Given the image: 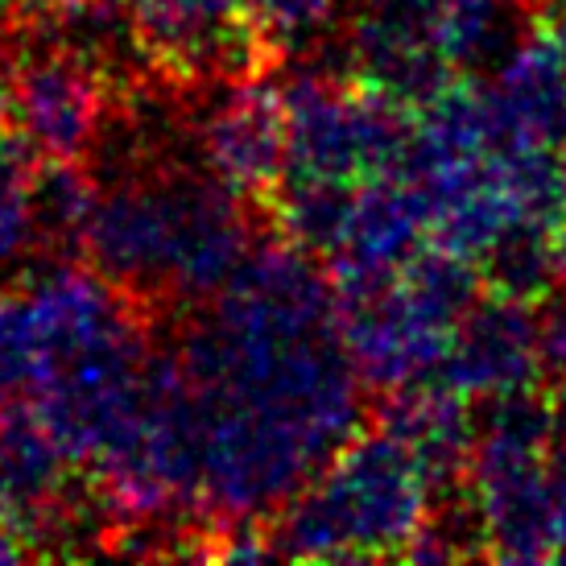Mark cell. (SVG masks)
<instances>
[{"instance_id":"10","label":"cell","mask_w":566,"mask_h":566,"mask_svg":"<svg viewBox=\"0 0 566 566\" xmlns=\"http://www.w3.org/2000/svg\"><path fill=\"white\" fill-rule=\"evenodd\" d=\"M430 244V220L418 187L406 174L368 178L356 187L347 207L339 244L327 256V273L335 290L368 285L394 277Z\"/></svg>"},{"instance_id":"14","label":"cell","mask_w":566,"mask_h":566,"mask_svg":"<svg viewBox=\"0 0 566 566\" xmlns=\"http://www.w3.org/2000/svg\"><path fill=\"white\" fill-rule=\"evenodd\" d=\"M356 187L352 182H327V178H302V174H285L282 187L273 190V223L282 240L306 249L311 256L327 261L331 249L339 244L344 232L347 207H352Z\"/></svg>"},{"instance_id":"24","label":"cell","mask_w":566,"mask_h":566,"mask_svg":"<svg viewBox=\"0 0 566 566\" xmlns=\"http://www.w3.org/2000/svg\"><path fill=\"white\" fill-rule=\"evenodd\" d=\"M558 451L566 455V401L558 406Z\"/></svg>"},{"instance_id":"17","label":"cell","mask_w":566,"mask_h":566,"mask_svg":"<svg viewBox=\"0 0 566 566\" xmlns=\"http://www.w3.org/2000/svg\"><path fill=\"white\" fill-rule=\"evenodd\" d=\"M38 170V154L17 137L13 128L0 133V269L13 265L33 244L30 223V178Z\"/></svg>"},{"instance_id":"18","label":"cell","mask_w":566,"mask_h":566,"mask_svg":"<svg viewBox=\"0 0 566 566\" xmlns=\"http://www.w3.org/2000/svg\"><path fill=\"white\" fill-rule=\"evenodd\" d=\"M92 0H9L13 30H63L71 17H80Z\"/></svg>"},{"instance_id":"19","label":"cell","mask_w":566,"mask_h":566,"mask_svg":"<svg viewBox=\"0 0 566 566\" xmlns=\"http://www.w3.org/2000/svg\"><path fill=\"white\" fill-rule=\"evenodd\" d=\"M542 356L551 377H566V298H554L542 311Z\"/></svg>"},{"instance_id":"13","label":"cell","mask_w":566,"mask_h":566,"mask_svg":"<svg viewBox=\"0 0 566 566\" xmlns=\"http://www.w3.org/2000/svg\"><path fill=\"white\" fill-rule=\"evenodd\" d=\"M99 199H104V182L83 161H38L30 178L33 244L50 252L54 261L83 252Z\"/></svg>"},{"instance_id":"12","label":"cell","mask_w":566,"mask_h":566,"mask_svg":"<svg viewBox=\"0 0 566 566\" xmlns=\"http://www.w3.org/2000/svg\"><path fill=\"white\" fill-rule=\"evenodd\" d=\"M468 406L472 401L447 389L442 380H426L401 394H385L380 426L406 442L442 488H459L475 439V418Z\"/></svg>"},{"instance_id":"15","label":"cell","mask_w":566,"mask_h":566,"mask_svg":"<svg viewBox=\"0 0 566 566\" xmlns=\"http://www.w3.org/2000/svg\"><path fill=\"white\" fill-rule=\"evenodd\" d=\"M344 0H240L252 38L261 42L269 63L277 66L331 30Z\"/></svg>"},{"instance_id":"7","label":"cell","mask_w":566,"mask_h":566,"mask_svg":"<svg viewBox=\"0 0 566 566\" xmlns=\"http://www.w3.org/2000/svg\"><path fill=\"white\" fill-rule=\"evenodd\" d=\"M182 95L199 99L190 116L199 170L244 195L249 203H269L290 170V116L282 83H273L265 71H249Z\"/></svg>"},{"instance_id":"25","label":"cell","mask_w":566,"mask_h":566,"mask_svg":"<svg viewBox=\"0 0 566 566\" xmlns=\"http://www.w3.org/2000/svg\"><path fill=\"white\" fill-rule=\"evenodd\" d=\"M542 4H554V0H542Z\"/></svg>"},{"instance_id":"6","label":"cell","mask_w":566,"mask_h":566,"mask_svg":"<svg viewBox=\"0 0 566 566\" xmlns=\"http://www.w3.org/2000/svg\"><path fill=\"white\" fill-rule=\"evenodd\" d=\"M128 87L59 33L9 30V128L38 161H83L104 142Z\"/></svg>"},{"instance_id":"11","label":"cell","mask_w":566,"mask_h":566,"mask_svg":"<svg viewBox=\"0 0 566 566\" xmlns=\"http://www.w3.org/2000/svg\"><path fill=\"white\" fill-rule=\"evenodd\" d=\"M488 95L509 137L566 154V66L542 25L504 50Z\"/></svg>"},{"instance_id":"4","label":"cell","mask_w":566,"mask_h":566,"mask_svg":"<svg viewBox=\"0 0 566 566\" xmlns=\"http://www.w3.org/2000/svg\"><path fill=\"white\" fill-rule=\"evenodd\" d=\"M558 406L537 389L484 401L463 472L480 554L501 563H554L551 463Z\"/></svg>"},{"instance_id":"3","label":"cell","mask_w":566,"mask_h":566,"mask_svg":"<svg viewBox=\"0 0 566 566\" xmlns=\"http://www.w3.org/2000/svg\"><path fill=\"white\" fill-rule=\"evenodd\" d=\"M475 285L480 277L472 261H459L430 244L394 277L335 290L347 352L364 385L401 394L439 380L459 318L475 302Z\"/></svg>"},{"instance_id":"8","label":"cell","mask_w":566,"mask_h":566,"mask_svg":"<svg viewBox=\"0 0 566 566\" xmlns=\"http://www.w3.org/2000/svg\"><path fill=\"white\" fill-rule=\"evenodd\" d=\"M128 17L149 75L174 95L249 71H273L240 0H128Z\"/></svg>"},{"instance_id":"1","label":"cell","mask_w":566,"mask_h":566,"mask_svg":"<svg viewBox=\"0 0 566 566\" xmlns=\"http://www.w3.org/2000/svg\"><path fill=\"white\" fill-rule=\"evenodd\" d=\"M199 422V513L223 534L269 525L364 422V377L331 273L290 240L256 244L178 331Z\"/></svg>"},{"instance_id":"20","label":"cell","mask_w":566,"mask_h":566,"mask_svg":"<svg viewBox=\"0 0 566 566\" xmlns=\"http://www.w3.org/2000/svg\"><path fill=\"white\" fill-rule=\"evenodd\" d=\"M551 530H554V563L566 558V455L554 447L551 463Z\"/></svg>"},{"instance_id":"2","label":"cell","mask_w":566,"mask_h":566,"mask_svg":"<svg viewBox=\"0 0 566 566\" xmlns=\"http://www.w3.org/2000/svg\"><path fill=\"white\" fill-rule=\"evenodd\" d=\"M439 480L385 426L360 430L269 521L273 558L360 563L406 558L439 517Z\"/></svg>"},{"instance_id":"5","label":"cell","mask_w":566,"mask_h":566,"mask_svg":"<svg viewBox=\"0 0 566 566\" xmlns=\"http://www.w3.org/2000/svg\"><path fill=\"white\" fill-rule=\"evenodd\" d=\"M290 116V170L360 187L397 174L413 137V112L397 95L364 80H331L315 66H290L282 75Z\"/></svg>"},{"instance_id":"16","label":"cell","mask_w":566,"mask_h":566,"mask_svg":"<svg viewBox=\"0 0 566 566\" xmlns=\"http://www.w3.org/2000/svg\"><path fill=\"white\" fill-rule=\"evenodd\" d=\"M46 377V352L33 323L30 298L17 285L0 294V397H17L38 389Z\"/></svg>"},{"instance_id":"23","label":"cell","mask_w":566,"mask_h":566,"mask_svg":"<svg viewBox=\"0 0 566 566\" xmlns=\"http://www.w3.org/2000/svg\"><path fill=\"white\" fill-rule=\"evenodd\" d=\"M9 30H13V13H9V0H0V42H9Z\"/></svg>"},{"instance_id":"22","label":"cell","mask_w":566,"mask_h":566,"mask_svg":"<svg viewBox=\"0 0 566 566\" xmlns=\"http://www.w3.org/2000/svg\"><path fill=\"white\" fill-rule=\"evenodd\" d=\"M9 128V50L0 54V133Z\"/></svg>"},{"instance_id":"21","label":"cell","mask_w":566,"mask_h":566,"mask_svg":"<svg viewBox=\"0 0 566 566\" xmlns=\"http://www.w3.org/2000/svg\"><path fill=\"white\" fill-rule=\"evenodd\" d=\"M551 13L542 17V30L551 33V42L558 46V54H563V66H566V0H554V4H546Z\"/></svg>"},{"instance_id":"9","label":"cell","mask_w":566,"mask_h":566,"mask_svg":"<svg viewBox=\"0 0 566 566\" xmlns=\"http://www.w3.org/2000/svg\"><path fill=\"white\" fill-rule=\"evenodd\" d=\"M546 377L551 373L542 356V315L534 311V302L501 290L468 306L439 373L447 389L480 406L496 397L530 394Z\"/></svg>"}]
</instances>
